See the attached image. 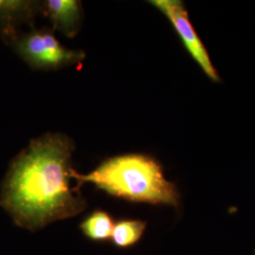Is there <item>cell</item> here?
<instances>
[{
  "label": "cell",
  "instance_id": "obj_1",
  "mask_svg": "<svg viewBox=\"0 0 255 255\" xmlns=\"http://www.w3.org/2000/svg\"><path fill=\"white\" fill-rule=\"evenodd\" d=\"M73 141L46 133L30 142L9 169L1 202L19 226L36 231L73 218L86 201L70 186Z\"/></svg>",
  "mask_w": 255,
  "mask_h": 255
},
{
  "label": "cell",
  "instance_id": "obj_2",
  "mask_svg": "<svg viewBox=\"0 0 255 255\" xmlns=\"http://www.w3.org/2000/svg\"><path fill=\"white\" fill-rule=\"evenodd\" d=\"M71 177L77 181L76 190L85 182L99 189L134 202L177 206L179 194L172 182L164 177L163 169L153 158L144 154H125L110 158L90 173L75 169Z\"/></svg>",
  "mask_w": 255,
  "mask_h": 255
},
{
  "label": "cell",
  "instance_id": "obj_3",
  "mask_svg": "<svg viewBox=\"0 0 255 255\" xmlns=\"http://www.w3.org/2000/svg\"><path fill=\"white\" fill-rule=\"evenodd\" d=\"M17 49L27 64L43 70L80 64L85 57L82 51L64 48L53 33L46 29L27 34L19 42Z\"/></svg>",
  "mask_w": 255,
  "mask_h": 255
},
{
  "label": "cell",
  "instance_id": "obj_4",
  "mask_svg": "<svg viewBox=\"0 0 255 255\" xmlns=\"http://www.w3.org/2000/svg\"><path fill=\"white\" fill-rule=\"evenodd\" d=\"M150 3L160 9L170 21L176 32L181 38L183 46L195 62L200 65L202 71L212 81H219V73L213 65L206 47L193 27L188 17V12L182 1L154 0L150 1Z\"/></svg>",
  "mask_w": 255,
  "mask_h": 255
},
{
  "label": "cell",
  "instance_id": "obj_5",
  "mask_svg": "<svg viewBox=\"0 0 255 255\" xmlns=\"http://www.w3.org/2000/svg\"><path fill=\"white\" fill-rule=\"evenodd\" d=\"M44 12L53 24L55 29L65 36L78 34L82 26L83 9L82 3L76 0H47L44 4Z\"/></svg>",
  "mask_w": 255,
  "mask_h": 255
},
{
  "label": "cell",
  "instance_id": "obj_6",
  "mask_svg": "<svg viewBox=\"0 0 255 255\" xmlns=\"http://www.w3.org/2000/svg\"><path fill=\"white\" fill-rule=\"evenodd\" d=\"M115 222L108 213L97 210L84 219L80 226L82 234L93 241L111 239Z\"/></svg>",
  "mask_w": 255,
  "mask_h": 255
},
{
  "label": "cell",
  "instance_id": "obj_7",
  "mask_svg": "<svg viewBox=\"0 0 255 255\" xmlns=\"http://www.w3.org/2000/svg\"><path fill=\"white\" fill-rule=\"evenodd\" d=\"M146 222L141 220L124 219L115 223L111 240L118 248L125 249L134 245L143 236Z\"/></svg>",
  "mask_w": 255,
  "mask_h": 255
},
{
  "label": "cell",
  "instance_id": "obj_8",
  "mask_svg": "<svg viewBox=\"0 0 255 255\" xmlns=\"http://www.w3.org/2000/svg\"><path fill=\"white\" fill-rule=\"evenodd\" d=\"M4 4V1H2V0H0V8L2 7V5Z\"/></svg>",
  "mask_w": 255,
  "mask_h": 255
}]
</instances>
